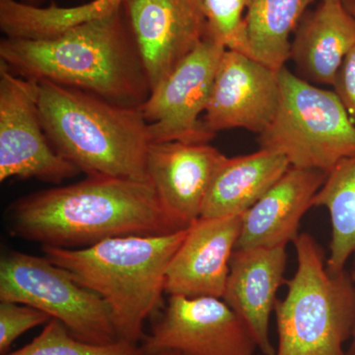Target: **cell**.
Returning a JSON list of instances; mask_svg holds the SVG:
<instances>
[{
    "label": "cell",
    "mask_w": 355,
    "mask_h": 355,
    "mask_svg": "<svg viewBox=\"0 0 355 355\" xmlns=\"http://www.w3.org/2000/svg\"><path fill=\"white\" fill-rule=\"evenodd\" d=\"M7 219L15 237L62 249L180 230L150 182L103 176L21 198L9 207Z\"/></svg>",
    "instance_id": "6da1fadb"
},
{
    "label": "cell",
    "mask_w": 355,
    "mask_h": 355,
    "mask_svg": "<svg viewBox=\"0 0 355 355\" xmlns=\"http://www.w3.org/2000/svg\"><path fill=\"white\" fill-rule=\"evenodd\" d=\"M0 62L17 76L79 89L140 108L151 93L121 3L53 39L0 42Z\"/></svg>",
    "instance_id": "7a4b0ae2"
},
{
    "label": "cell",
    "mask_w": 355,
    "mask_h": 355,
    "mask_svg": "<svg viewBox=\"0 0 355 355\" xmlns=\"http://www.w3.org/2000/svg\"><path fill=\"white\" fill-rule=\"evenodd\" d=\"M37 91L44 132L62 157L87 176L149 182L153 142L141 109L48 80Z\"/></svg>",
    "instance_id": "3957f363"
},
{
    "label": "cell",
    "mask_w": 355,
    "mask_h": 355,
    "mask_svg": "<svg viewBox=\"0 0 355 355\" xmlns=\"http://www.w3.org/2000/svg\"><path fill=\"white\" fill-rule=\"evenodd\" d=\"M188 228L168 234L111 238L83 249L43 246V252L101 296L121 340L139 345L144 322L162 304L168 266Z\"/></svg>",
    "instance_id": "277c9868"
},
{
    "label": "cell",
    "mask_w": 355,
    "mask_h": 355,
    "mask_svg": "<svg viewBox=\"0 0 355 355\" xmlns=\"http://www.w3.org/2000/svg\"><path fill=\"white\" fill-rule=\"evenodd\" d=\"M293 244L297 268L275 306V355H345L343 345L355 331L354 275L329 272L323 250L308 233Z\"/></svg>",
    "instance_id": "5b68a950"
},
{
    "label": "cell",
    "mask_w": 355,
    "mask_h": 355,
    "mask_svg": "<svg viewBox=\"0 0 355 355\" xmlns=\"http://www.w3.org/2000/svg\"><path fill=\"white\" fill-rule=\"evenodd\" d=\"M279 103L260 147L282 154L291 167L330 173L355 157V123L334 91L317 87L286 67L279 72Z\"/></svg>",
    "instance_id": "8992f818"
},
{
    "label": "cell",
    "mask_w": 355,
    "mask_h": 355,
    "mask_svg": "<svg viewBox=\"0 0 355 355\" xmlns=\"http://www.w3.org/2000/svg\"><path fill=\"white\" fill-rule=\"evenodd\" d=\"M0 301L32 306L57 319L71 335L96 345L121 340L101 296L50 259L9 251L0 261Z\"/></svg>",
    "instance_id": "52a82bcc"
},
{
    "label": "cell",
    "mask_w": 355,
    "mask_h": 355,
    "mask_svg": "<svg viewBox=\"0 0 355 355\" xmlns=\"http://www.w3.org/2000/svg\"><path fill=\"white\" fill-rule=\"evenodd\" d=\"M79 173L44 132L37 81L17 76L0 62V181L34 178L60 184Z\"/></svg>",
    "instance_id": "ba28073f"
},
{
    "label": "cell",
    "mask_w": 355,
    "mask_h": 355,
    "mask_svg": "<svg viewBox=\"0 0 355 355\" xmlns=\"http://www.w3.org/2000/svg\"><path fill=\"white\" fill-rule=\"evenodd\" d=\"M140 343L146 355H254L258 349L247 324L223 299L211 296L169 295Z\"/></svg>",
    "instance_id": "9c48e42d"
},
{
    "label": "cell",
    "mask_w": 355,
    "mask_h": 355,
    "mask_svg": "<svg viewBox=\"0 0 355 355\" xmlns=\"http://www.w3.org/2000/svg\"><path fill=\"white\" fill-rule=\"evenodd\" d=\"M225 46L210 37L177 65L140 107L151 142H209L214 133L200 119L209 104Z\"/></svg>",
    "instance_id": "30bf717a"
},
{
    "label": "cell",
    "mask_w": 355,
    "mask_h": 355,
    "mask_svg": "<svg viewBox=\"0 0 355 355\" xmlns=\"http://www.w3.org/2000/svg\"><path fill=\"white\" fill-rule=\"evenodd\" d=\"M151 91L207 37L202 0H121Z\"/></svg>",
    "instance_id": "8fae6325"
},
{
    "label": "cell",
    "mask_w": 355,
    "mask_h": 355,
    "mask_svg": "<svg viewBox=\"0 0 355 355\" xmlns=\"http://www.w3.org/2000/svg\"><path fill=\"white\" fill-rule=\"evenodd\" d=\"M279 72L249 55L225 50L205 110L207 128L214 135L232 128L259 135L265 132L279 107Z\"/></svg>",
    "instance_id": "7c38bea8"
},
{
    "label": "cell",
    "mask_w": 355,
    "mask_h": 355,
    "mask_svg": "<svg viewBox=\"0 0 355 355\" xmlns=\"http://www.w3.org/2000/svg\"><path fill=\"white\" fill-rule=\"evenodd\" d=\"M226 157L209 142L168 141L149 146L148 181L180 230L200 218L210 184Z\"/></svg>",
    "instance_id": "4fadbf2b"
},
{
    "label": "cell",
    "mask_w": 355,
    "mask_h": 355,
    "mask_svg": "<svg viewBox=\"0 0 355 355\" xmlns=\"http://www.w3.org/2000/svg\"><path fill=\"white\" fill-rule=\"evenodd\" d=\"M241 216L198 218L189 226L166 273L165 292L222 298L241 232Z\"/></svg>",
    "instance_id": "5bb4252c"
},
{
    "label": "cell",
    "mask_w": 355,
    "mask_h": 355,
    "mask_svg": "<svg viewBox=\"0 0 355 355\" xmlns=\"http://www.w3.org/2000/svg\"><path fill=\"white\" fill-rule=\"evenodd\" d=\"M286 247L235 250L222 299L253 334L263 355H275L270 338V318L277 291L286 284Z\"/></svg>",
    "instance_id": "9a60e30c"
},
{
    "label": "cell",
    "mask_w": 355,
    "mask_h": 355,
    "mask_svg": "<svg viewBox=\"0 0 355 355\" xmlns=\"http://www.w3.org/2000/svg\"><path fill=\"white\" fill-rule=\"evenodd\" d=\"M328 173L291 167L286 174L241 216L235 250L286 247L299 236L302 217Z\"/></svg>",
    "instance_id": "2e32d148"
},
{
    "label": "cell",
    "mask_w": 355,
    "mask_h": 355,
    "mask_svg": "<svg viewBox=\"0 0 355 355\" xmlns=\"http://www.w3.org/2000/svg\"><path fill=\"white\" fill-rule=\"evenodd\" d=\"M354 46L355 18L342 0H321L296 28L291 58L301 78L333 86L343 60Z\"/></svg>",
    "instance_id": "e0dca14e"
},
{
    "label": "cell",
    "mask_w": 355,
    "mask_h": 355,
    "mask_svg": "<svg viewBox=\"0 0 355 355\" xmlns=\"http://www.w3.org/2000/svg\"><path fill=\"white\" fill-rule=\"evenodd\" d=\"M291 167L282 154L268 149L226 157L210 184L200 218L242 216Z\"/></svg>",
    "instance_id": "ac0fdd59"
},
{
    "label": "cell",
    "mask_w": 355,
    "mask_h": 355,
    "mask_svg": "<svg viewBox=\"0 0 355 355\" xmlns=\"http://www.w3.org/2000/svg\"><path fill=\"white\" fill-rule=\"evenodd\" d=\"M316 0H247L245 22L252 58L279 71L291 58V37Z\"/></svg>",
    "instance_id": "d6986e66"
},
{
    "label": "cell",
    "mask_w": 355,
    "mask_h": 355,
    "mask_svg": "<svg viewBox=\"0 0 355 355\" xmlns=\"http://www.w3.org/2000/svg\"><path fill=\"white\" fill-rule=\"evenodd\" d=\"M121 0H92L83 6L40 7L21 0H0V29L6 38L53 39L72 28L111 12Z\"/></svg>",
    "instance_id": "ffe728a7"
},
{
    "label": "cell",
    "mask_w": 355,
    "mask_h": 355,
    "mask_svg": "<svg viewBox=\"0 0 355 355\" xmlns=\"http://www.w3.org/2000/svg\"><path fill=\"white\" fill-rule=\"evenodd\" d=\"M312 207L330 212L331 240L327 270L333 275L345 272L350 259L355 266V157L345 159L328 173Z\"/></svg>",
    "instance_id": "44dd1931"
},
{
    "label": "cell",
    "mask_w": 355,
    "mask_h": 355,
    "mask_svg": "<svg viewBox=\"0 0 355 355\" xmlns=\"http://www.w3.org/2000/svg\"><path fill=\"white\" fill-rule=\"evenodd\" d=\"M4 355H146L140 345L118 340L96 345L76 338L62 322L51 319L29 345Z\"/></svg>",
    "instance_id": "7402d4cb"
},
{
    "label": "cell",
    "mask_w": 355,
    "mask_h": 355,
    "mask_svg": "<svg viewBox=\"0 0 355 355\" xmlns=\"http://www.w3.org/2000/svg\"><path fill=\"white\" fill-rule=\"evenodd\" d=\"M207 33L226 50L252 58L245 22L247 0H202Z\"/></svg>",
    "instance_id": "603a6c76"
},
{
    "label": "cell",
    "mask_w": 355,
    "mask_h": 355,
    "mask_svg": "<svg viewBox=\"0 0 355 355\" xmlns=\"http://www.w3.org/2000/svg\"><path fill=\"white\" fill-rule=\"evenodd\" d=\"M51 318L43 311L22 303L0 301V354H6L20 336L46 324Z\"/></svg>",
    "instance_id": "cb8c5ba5"
},
{
    "label": "cell",
    "mask_w": 355,
    "mask_h": 355,
    "mask_svg": "<svg viewBox=\"0 0 355 355\" xmlns=\"http://www.w3.org/2000/svg\"><path fill=\"white\" fill-rule=\"evenodd\" d=\"M333 87L334 92L355 123V46L343 60Z\"/></svg>",
    "instance_id": "d4e9b609"
},
{
    "label": "cell",
    "mask_w": 355,
    "mask_h": 355,
    "mask_svg": "<svg viewBox=\"0 0 355 355\" xmlns=\"http://www.w3.org/2000/svg\"><path fill=\"white\" fill-rule=\"evenodd\" d=\"M342 3L347 9V12L355 18V0H342Z\"/></svg>",
    "instance_id": "484cf974"
},
{
    "label": "cell",
    "mask_w": 355,
    "mask_h": 355,
    "mask_svg": "<svg viewBox=\"0 0 355 355\" xmlns=\"http://www.w3.org/2000/svg\"><path fill=\"white\" fill-rule=\"evenodd\" d=\"M354 279L355 280V270L352 272ZM345 355H355V331L354 335L352 336V342H350L349 347L345 350Z\"/></svg>",
    "instance_id": "4316f807"
},
{
    "label": "cell",
    "mask_w": 355,
    "mask_h": 355,
    "mask_svg": "<svg viewBox=\"0 0 355 355\" xmlns=\"http://www.w3.org/2000/svg\"><path fill=\"white\" fill-rule=\"evenodd\" d=\"M22 2H25V3L31 4V6H39L40 4L44 3L46 0H21Z\"/></svg>",
    "instance_id": "83f0119b"
},
{
    "label": "cell",
    "mask_w": 355,
    "mask_h": 355,
    "mask_svg": "<svg viewBox=\"0 0 355 355\" xmlns=\"http://www.w3.org/2000/svg\"><path fill=\"white\" fill-rule=\"evenodd\" d=\"M155 355H180L178 354H175V352H161V354H155Z\"/></svg>",
    "instance_id": "f1b7e54d"
}]
</instances>
